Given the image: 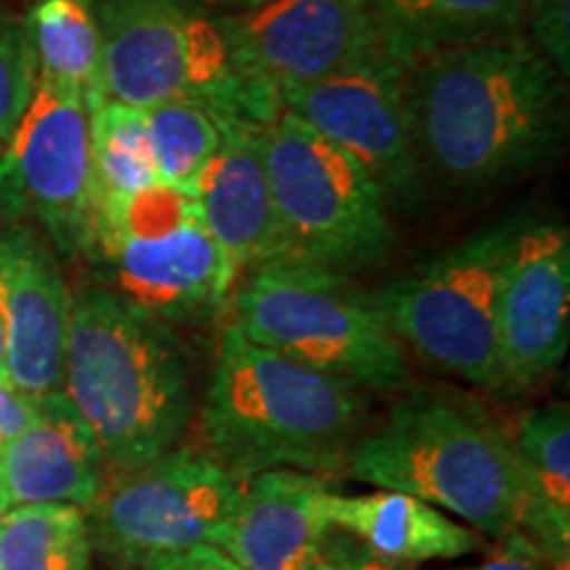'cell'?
I'll list each match as a JSON object with an SVG mask.
<instances>
[{
    "label": "cell",
    "instance_id": "cell-1",
    "mask_svg": "<svg viewBox=\"0 0 570 570\" xmlns=\"http://www.w3.org/2000/svg\"><path fill=\"white\" fill-rule=\"evenodd\" d=\"M566 77L525 35L449 48L410 67L420 177L446 188L508 180L558 148Z\"/></svg>",
    "mask_w": 570,
    "mask_h": 570
},
{
    "label": "cell",
    "instance_id": "cell-2",
    "mask_svg": "<svg viewBox=\"0 0 570 570\" xmlns=\"http://www.w3.org/2000/svg\"><path fill=\"white\" fill-rule=\"evenodd\" d=\"M63 394L96 433L109 475L175 449L194 417L188 356L173 325L104 285L71 296Z\"/></svg>",
    "mask_w": 570,
    "mask_h": 570
},
{
    "label": "cell",
    "instance_id": "cell-3",
    "mask_svg": "<svg viewBox=\"0 0 570 570\" xmlns=\"http://www.w3.org/2000/svg\"><path fill=\"white\" fill-rule=\"evenodd\" d=\"M365 391L254 344L230 325L204 394L206 452L235 481L265 470L346 473L365 433Z\"/></svg>",
    "mask_w": 570,
    "mask_h": 570
},
{
    "label": "cell",
    "instance_id": "cell-4",
    "mask_svg": "<svg viewBox=\"0 0 570 570\" xmlns=\"http://www.w3.org/2000/svg\"><path fill=\"white\" fill-rule=\"evenodd\" d=\"M346 473L452 512L489 539L518 531L525 481L515 444L481 412L452 399H402L381 428L362 433Z\"/></svg>",
    "mask_w": 570,
    "mask_h": 570
},
{
    "label": "cell",
    "instance_id": "cell-5",
    "mask_svg": "<svg viewBox=\"0 0 570 570\" xmlns=\"http://www.w3.org/2000/svg\"><path fill=\"white\" fill-rule=\"evenodd\" d=\"M235 327L356 391L389 394L410 383L404 346L373 298L346 275L304 259L252 269L235 298Z\"/></svg>",
    "mask_w": 570,
    "mask_h": 570
},
{
    "label": "cell",
    "instance_id": "cell-6",
    "mask_svg": "<svg viewBox=\"0 0 570 570\" xmlns=\"http://www.w3.org/2000/svg\"><path fill=\"white\" fill-rule=\"evenodd\" d=\"M104 98L132 109L198 101L267 125L281 109L240 75L223 21L196 0H101Z\"/></svg>",
    "mask_w": 570,
    "mask_h": 570
},
{
    "label": "cell",
    "instance_id": "cell-7",
    "mask_svg": "<svg viewBox=\"0 0 570 570\" xmlns=\"http://www.w3.org/2000/svg\"><path fill=\"white\" fill-rule=\"evenodd\" d=\"M90 256L106 291L169 325L214 315L238 277L196 198L164 183L98 206Z\"/></svg>",
    "mask_w": 570,
    "mask_h": 570
},
{
    "label": "cell",
    "instance_id": "cell-8",
    "mask_svg": "<svg viewBox=\"0 0 570 570\" xmlns=\"http://www.w3.org/2000/svg\"><path fill=\"white\" fill-rule=\"evenodd\" d=\"M262 146L294 259L341 275L386 259L389 204L352 156L288 111L262 127Z\"/></svg>",
    "mask_w": 570,
    "mask_h": 570
},
{
    "label": "cell",
    "instance_id": "cell-9",
    "mask_svg": "<svg viewBox=\"0 0 570 570\" xmlns=\"http://www.w3.org/2000/svg\"><path fill=\"white\" fill-rule=\"evenodd\" d=\"M515 225L470 235L415 273L370 294L402 346L481 389H502L499 285Z\"/></svg>",
    "mask_w": 570,
    "mask_h": 570
},
{
    "label": "cell",
    "instance_id": "cell-10",
    "mask_svg": "<svg viewBox=\"0 0 570 570\" xmlns=\"http://www.w3.org/2000/svg\"><path fill=\"white\" fill-rule=\"evenodd\" d=\"M244 483L206 449L175 446L148 465L106 479L85 508L92 550L142 566L146 560L219 547Z\"/></svg>",
    "mask_w": 570,
    "mask_h": 570
},
{
    "label": "cell",
    "instance_id": "cell-11",
    "mask_svg": "<svg viewBox=\"0 0 570 570\" xmlns=\"http://www.w3.org/2000/svg\"><path fill=\"white\" fill-rule=\"evenodd\" d=\"M92 109L80 90L40 75L32 101L0 151V209L32 217L67 256L92 248Z\"/></svg>",
    "mask_w": 570,
    "mask_h": 570
},
{
    "label": "cell",
    "instance_id": "cell-12",
    "mask_svg": "<svg viewBox=\"0 0 570 570\" xmlns=\"http://www.w3.org/2000/svg\"><path fill=\"white\" fill-rule=\"evenodd\" d=\"M219 21L240 75L277 109L281 92L391 51L365 0H262Z\"/></svg>",
    "mask_w": 570,
    "mask_h": 570
},
{
    "label": "cell",
    "instance_id": "cell-13",
    "mask_svg": "<svg viewBox=\"0 0 570 570\" xmlns=\"http://www.w3.org/2000/svg\"><path fill=\"white\" fill-rule=\"evenodd\" d=\"M410 67L381 53L325 80L281 92V111L294 114L373 177L386 204H410L420 188L407 101Z\"/></svg>",
    "mask_w": 570,
    "mask_h": 570
},
{
    "label": "cell",
    "instance_id": "cell-14",
    "mask_svg": "<svg viewBox=\"0 0 570 570\" xmlns=\"http://www.w3.org/2000/svg\"><path fill=\"white\" fill-rule=\"evenodd\" d=\"M502 389L537 386L570 344V235L558 223L515 225L499 285Z\"/></svg>",
    "mask_w": 570,
    "mask_h": 570
},
{
    "label": "cell",
    "instance_id": "cell-15",
    "mask_svg": "<svg viewBox=\"0 0 570 570\" xmlns=\"http://www.w3.org/2000/svg\"><path fill=\"white\" fill-rule=\"evenodd\" d=\"M71 296L53 256L19 227L0 230V323L11 386L38 399L63 391Z\"/></svg>",
    "mask_w": 570,
    "mask_h": 570
},
{
    "label": "cell",
    "instance_id": "cell-16",
    "mask_svg": "<svg viewBox=\"0 0 570 570\" xmlns=\"http://www.w3.org/2000/svg\"><path fill=\"white\" fill-rule=\"evenodd\" d=\"M262 127L227 117L223 146L190 188L206 230L238 273L294 259L269 185Z\"/></svg>",
    "mask_w": 570,
    "mask_h": 570
},
{
    "label": "cell",
    "instance_id": "cell-17",
    "mask_svg": "<svg viewBox=\"0 0 570 570\" xmlns=\"http://www.w3.org/2000/svg\"><path fill=\"white\" fill-rule=\"evenodd\" d=\"M109 479L92 428L63 391L35 399V415L0 446V515L27 504H88Z\"/></svg>",
    "mask_w": 570,
    "mask_h": 570
},
{
    "label": "cell",
    "instance_id": "cell-18",
    "mask_svg": "<svg viewBox=\"0 0 570 570\" xmlns=\"http://www.w3.org/2000/svg\"><path fill=\"white\" fill-rule=\"evenodd\" d=\"M325 479L302 470H265L244 481L217 550L244 570H312L333 529Z\"/></svg>",
    "mask_w": 570,
    "mask_h": 570
},
{
    "label": "cell",
    "instance_id": "cell-19",
    "mask_svg": "<svg viewBox=\"0 0 570 570\" xmlns=\"http://www.w3.org/2000/svg\"><path fill=\"white\" fill-rule=\"evenodd\" d=\"M325 518L370 550L404 566L428 560H458L479 552L483 539L468 525L454 523L423 499L399 491L373 494H325Z\"/></svg>",
    "mask_w": 570,
    "mask_h": 570
},
{
    "label": "cell",
    "instance_id": "cell-20",
    "mask_svg": "<svg viewBox=\"0 0 570 570\" xmlns=\"http://www.w3.org/2000/svg\"><path fill=\"white\" fill-rule=\"evenodd\" d=\"M515 452L523 468L525 502L518 531L554 566L570 558V410L544 404L518 423Z\"/></svg>",
    "mask_w": 570,
    "mask_h": 570
},
{
    "label": "cell",
    "instance_id": "cell-21",
    "mask_svg": "<svg viewBox=\"0 0 570 570\" xmlns=\"http://www.w3.org/2000/svg\"><path fill=\"white\" fill-rule=\"evenodd\" d=\"M399 59L525 35V0H365Z\"/></svg>",
    "mask_w": 570,
    "mask_h": 570
},
{
    "label": "cell",
    "instance_id": "cell-22",
    "mask_svg": "<svg viewBox=\"0 0 570 570\" xmlns=\"http://www.w3.org/2000/svg\"><path fill=\"white\" fill-rule=\"evenodd\" d=\"M24 24L40 75L80 90L96 111L106 98L101 27L92 0H38Z\"/></svg>",
    "mask_w": 570,
    "mask_h": 570
},
{
    "label": "cell",
    "instance_id": "cell-23",
    "mask_svg": "<svg viewBox=\"0 0 570 570\" xmlns=\"http://www.w3.org/2000/svg\"><path fill=\"white\" fill-rule=\"evenodd\" d=\"M85 510L27 504L0 515V570H90Z\"/></svg>",
    "mask_w": 570,
    "mask_h": 570
},
{
    "label": "cell",
    "instance_id": "cell-24",
    "mask_svg": "<svg viewBox=\"0 0 570 570\" xmlns=\"http://www.w3.org/2000/svg\"><path fill=\"white\" fill-rule=\"evenodd\" d=\"M90 148L96 209L159 183L142 109L104 101L90 117Z\"/></svg>",
    "mask_w": 570,
    "mask_h": 570
},
{
    "label": "cell",
    "instance_id": "cell-25",
    "mask_svg": "<svg viewBox=\"0 0 570 570\" xmlns=\"http://www.w3.org/2000/svg\"><path fill=\"white\" fill-rule=\"evenodd\" d=\"M142 111L159 183L190 194L196 177L223 146L227 114L198 101H167Z\"/></svg>",
    "mask_w": 570,
    "mask_h": 570
},
{
    "label": "cell",
    "instance_id": "cell-26",
    "mask_svg": "<svg viewBox=\"0 0 570 570\" xmlns=\"http://www.w3.org/2000/svg\"><path fill=\"white\" fill-rule=\"evenodd\" d=\"M38 82V61L27 24L0 13V151L24 117Z\"/></svg>",
    "mask_w": 570,
    "mask_h": 570
},
{
    "label": "cell",
    "instance_id": "cell-27",
    "mask_svg": "<svg viewBox=\"0 0 570 570\" xmlns=\"http://www.w3.org/2000/svg\"><path fill=\"white\" fill-rule=\"evenodd\" d=\"M525 30L531 42L550 59L562 77L570 67L568 0H525Z\"/></svg>",
    "mask_w": 570,
    "mask_h": 570
},
{
    "label": "cell",
    "instance_id": "cell-28",
    "mask_svg": "<svg viewBox=\"0 0 570 570\" xmlns=\"http://www.w3.org/2000/svg\"><path fill=\"white\" fill-rule=\"evenodd\" d=\"M333 570H412L404 562L383 558L362 544L360 539L348 537L346 531L331 529L323 541V554H320Z\"/></svg>",
    "mask_w": 570,
    "mask_h": 570
},
{
    "label": "cell",
    "instance_id": "cell-29",
    "mask_svg": "<svg viewBox=\"0 0 570 570\" xmlns=\"http://www.w3.org/2000/svg\"><path fill=\"white\" fill-rule=\"evenodd\" d=\"M460 570H568L554 566L541 554L537 547L531 544L529 539L520 531L508 533L504 539H499V550L489 554L487 560L479 562V566H468Z\"/></svg>",
    "mask_w": 570,
    "mask_h": 570
},
{
    "label": "cell",
    "instance_id": "cell-30",
    "mask_svg": "<svg viewBox=\"0 0 570 570\" xmlns=\"http://www.w3.org/2000/svg\"><path fill=\"white\" fill-rule=\"evenodd\" d=\"M142 570H244L217 547H194V550L161 554L140 566Z\"/></svg>",
    "mask_w": 570,
    "mask_h": 570
},
{
    "label": "cell",
    "instance_id": "cell-31",
    "mask_svg": "<svg viewBox=\"0 0 570 570\" xmlns=\"http://www.w3.org/2000/svg\"><path fill=\"white\" fill-rule=\"evenodd\" d=\"M35 415V399L21 394L11 383H0V446L11 441Z\"/></svg>",
    "mask_w": 570,
    "mask_h": 570
},
{
    "label": "cell",
    "instance_id": "cell-32",
    "mask_svg": "<svg viewBox=\"0 0 570 570\" xmlns=\"http://www.w3.org/2000/svg\"><path fill=\"white\" fill-rule=\"evenodd\" d=\"M0 383H11L9 381V365H6V333H3V323H0Z\"/></svg>",
    "mask_w": 570,
    "mask_h": 570
},
{
    "label": "cell",
    "instance_id": "cell-33",
    "mask_svg": "<svg viewBox=\"0 0 570 570\" xmlns=\"http://www.w3.org/2000/svg\"><path fill=\"white\" fill-rule=\"evenodd\" d=\"M230 3L240 6V9H248V6H256V3H262V0H230Z\"/></svg>",
    "mask_w": 570,
    "mask_h": 570
},
{
    "label": "cell",
    "instance_id": "cell-34",
    "mask_svg": "<svg viewBox=\"0 0 570 570\" xmlns=\"http://www.w3.org/2000/svg\"><path fill=\"white\" fill-rule=\"evenodd\" d=\"M312 570H333L331 566H327V562L323 560V558H320L317 562H315V566H312Z\"/></svg>",
    "mask_w": 570,
    "mask_h": 570
}]
</instances>
